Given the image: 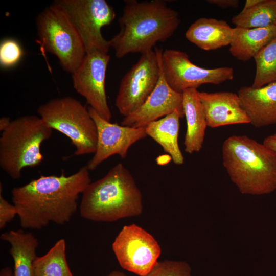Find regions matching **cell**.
I'll return each instance as SVG.
<instances>
[{"instance_id": "obj_30", "label": "cell", "mask_w": 276, "mask_h": 276, "mask_svg": "<svg viewBox=\"0 0 276 276\" xmlns=\"http://www.w3.org/2000/svg\"><path fill=\"white\" fill-rule=\"evenodd\" d=\"M10 119L6 116H4L0 119V131H4L10 125L11 122Z\"/></svg>"}, {"instance_id": "obj_15", "label": "cell", "mask_w": 276, "mask_h": 276, "mask_svg": "<svg viewBox=\"0 0 276 276\" xmlns=\"http://www.w3.org/2000/svg\"><path fill=\"white\" fill-rule=\"evenodd\" d=\"M198 95L203 106L208 126L216 128L250 123L238 94L231 91H198Z\"/></svg>"}, {"instance_id": "obj_18", "label": "cell", "mask_w": 276, "mask_h": 276, "mask_svg": "<svg viewBox=\"0 0 276 276\" xmlns=\"http://www.w3.org/2000/svg\"><path fill=\"white\" fill-rule=\"evenodd\" d=\"M183 108L187 121L185 151L189 154L200 151L208 126L203 106L195 88L184 90Z\"/></svg>"}, {"instance_id": "obj_33", "label": "cell", "mask_w": 276, "mask_h": 276, "mask_svg": "<svg viewBox=\"0 0 276 276\" xmlns=\"http://www.w3.org/2000/svg\"><path fill=\"white\" fill-rule=\"evenodd\" d=\"M107 276H126L123 272L118 270H113Z\"/></svg>"}, {"instance_id": "obj_24", "label": "cell", "mask_w": 276, "mask_h": 276, "mask_svg": "<svg viewBox=\"0 0 276 276\" xmlns=\"http://www.w3.org/2000/svg\"><path fill=\"white\" fill-rule=\"evenodd\" d=\"M256 73L251 86L258 88L276 82V37L254 58Z\"/></svg>"}, {"instance_id": "obj_23", "label": "cell", "mask_w": 276, "mask_h": 276, "mask_svg": "<svg viewBox=\"0 0 276 276\" xmlns=\"http://www.w3.org/2000/svg\"><path fill=\"white\" fill-rule=\"evenodd\" d=\"M236 27L247 28L276 26V0H262L253 8L232 18Z\"/></svg>"}, {"instance_id": "obj_9", "label": "cell", "mask_w": 276, "mask_h": 276, "mask_svg": "<svg viewBox=\"0 0 276 276\" xmlns=\"http://www.w3.org/2000/svg\"><path fill=\"white\" fill-rule=\"evenodd\" d=\"M159 49L141 54L122 78L115 106L124 117L138 109L156 87L160 74Z\"/></svg>"}, {"instance_id": "obj_12", "label": "cell", "mask_w": 276, "mask_h": 276, "mask_svg": "<svg viewBox=\"0 0 276 276\" xmlns=\"http://www.w3.org/2000/svg\"><path fill=\"white\" fill-rule=\"evenodd\" d=\"M110 58L106 53L93 50L86 53L82 63L72 74L74 89L89 107L109 121L112 114L107 103L105 79Z\"/></svg>"}, {"instance_id": "obj_28", "label": "cell", "mask_w": 276, "mask_h": 276, "mask_svg": "<svg viewBox=\"0 0 276 276\" xmlns=\"http://www.w3.org/2000/svg\"><path fill=\"white\" fill-rule=\"evenodd\" d=\"M207 3L210 4L217 6L222 8H233L238 7L239 1L238 0H208Z\"/></svg>"}, {"instance_id": "obj_32", "label": "cell", "mask_w": 276, "mask_h": 276, "mask_svg": "<svg viewBox=\"0 0 276 276\" xmlns=\"http://www.w3.org/2000/svg\"><path fill=\"white\" fill-rule=\"evenodd\" d=\"M0 276H13V273L11 268L9 267H5L1 269Z\"/></svg>"}, {"instance_id": "obj_10", "label": "cell", "mask_w": 276, "mask_h": 276, "mask_svg": "<svg viewBox=\"0 0 276 276\" xmlns=\"http://www.w3.org/2000/svg\"><path fill=\"white\" fill-rule=\"evenodd\" d=\"M160 63L166 81L179 93L205 84H220L234 78V71L231 67L203 68L192 63L187 53L175 49L162 51Z\"/></svg>"}, {"instance_id": "obj_2", "label": "cell", "mask_w": 276, "mask_h": 276, "mask_svg": "<svg viewBox=\"0 0 276 276\" xmlns=\"http://www.w3.org/2000/svg\"><path fill=\"white\" fill-rule=\"evenodd\" d=\"M180 22L178 12L162 0L125 1L120 30L109 40L117 58L143 54L170 38Z\"/></svg>"}, {"instance_id": "obj_8", "label": "cell", "mask_w": 276, "mask_h": 276, "mask_svg": "<svg viewBox=\"0 0 276 276\" xmlns=\"http://www.w3.org/2000/svg\"><path fill=\"white\" fill-rule=\"evenodd\" d=\"M79 33L86 53L97 50L107 53L109 40L101 33L102 27L114 19L113 8L105 0H58Z\"/></svg>"}, {"instance_id": "obj_6", "label": "cell", "mask_w": 276, "mask_h": 276, "mask_svg": "<svg viewBox=\"0 0 276 276\" xmlns=\"http://www.w3.org/2000/svg\"><path fill=\"white\" fill-rule=\"evenodd\" d=\"M37 111L48 126L70 139L75 148L74 155L95 152L97 126L81 102L69 96L55 98L39 106Z\"/></svg>"}, {"instance_id": "obj_14", "label": "cell", "mask_w": 276, "mask_h": 276, "mask_svg": "<svg viewBox=\"0 0 276 276\" xmlns=\"http://www.w3.org/2000/svg\"><path fill=\"white\" fill-rule=\"evenodd\" d=\"M162 50H159L160 66L158 83L145 102L131 114L124 117L121 125L139 128L178 111L181 118L185 117L182 93L173 90L165 80L160 63Z\"/></svg>"}, {"instance_id": "obj_22", "label": "cell", "mask_w": 276, "mask_h": 276, "mask_svg": "<svg viewBox=\"0 0 276 276\" xmlns=\"http://www.w3.org/2000/svg\"><path fill=\"white\" fill-rule=\"evenodd\" d=\"M33 276H73L66 260L64 239L58 240L45 254L36 257Z\"/></svg>"}, {"instance_id": "obj_29", "label": "cell", "mask_w": 276, "mask_h": 276, "mask_svg": "<svg viewBox=\"0 0 276 276\" xmlns=\"http://www.w3.org/2000/svg\"><path fill=\"white\" fill-rule=\"evenodd\" d=\"M263 143L276 153V132L265 137Z\"/></svg>"}, {"instance_id": "obj_31", "label": "cell", "mask_w": 276, "mask_h": 276, "mask_svg": "<svg viewBox=\"0 0 276 276\" xmlns=\"http://www.w3.org/2000/svg\"><path fill=\"white\" fill-rule=\"evenodd\" d=\"M262 0H247L241 12H245L259 4Z\"/></svg>"}, {"instance_id": "obj_25", "label": "cell", "mask_w": 276, "mask_h": 276, "mask_svg": "<svg viewBox=\"0 0 276 276\" xmlns=\"http://www.w3.org/2000/svg\"><path fill=\"white\" fill-rule=\"evenodd\" d=\"M145 276H192L191 268L184 261L165 260L158 261Z\"/></svg>"}, {"instance_id": "obj_19", "label": "cell", "mask_w": 276, "mask_h": 276, "mask_svg": "<svg viewBox=\"0 0 276 276\" xmlns=\"http://www.w3.org/2000/svg\"><path fill=\"white\" fill-rule=\"evenodd\" d=\"M276 37V26L266 28H233L229 51L237 60H250Z\"/></svg>"}, {"instance_id": "obj_7", "label": "cell", "mask_w": 276, "mask_h": 276, "mask_svg": "<svg viewBox=\"0 0 276 276\" xmlns=\"http://www.w3.org/2000/svg\"><path fill=\"white\" fill-rule=\"evenodd\" d=\"M36 22L43 48L57 57L65 71L72 74L82 63L86 52L65 10L55 2L38 14Z\"/></svg>"}, {"instance_id": "obj_11", "label": "cell", "mask_w": 276, "mask_h": 276, "mask_svg": "<svg viewBox=\"0 0 276 276\" xmlns=\"http://www.w3.org/2000/svg\"><path fill=\"white\" fill-rule=\"evenodd\" d=\"M112 249L120 266L139 276L147 274L161 254L154 237L135 224L123 227L112 244Z\"/></svg>"}, {"instance_id": "obj_20", "label": "cell", "mask_w": 276, "mask_h": 276, "mask_svg": "<svg viewBox=\"0 0 276 276\" xmlns=\"http://www.w3.org/2000/svg\"><path fill=\"white\" fill-rule=\"evenodd\" d=\"M1 239L10 245L9 253L14 264L13 276H33V264L37 257V239L21 229L5 232Z\"/></svg>"}, {"instance_id": "obj_17", "label": "cell", "mask_w": 276, "mask_h": 276, "mask_svg": "<svg viewBox=\"0 0 276 276\" xmlns=\"http://www.w3.org/2000/svg\"><path fill=\"white\" fill-rule=\"evenodd\" d=\"M233 31V28L224 20L202 17L191 24L185 36L198 48L211 51L230 45Z\"/></svg>"}, {"instance_id": "obj_4", "label": "cell", "mask_w": 276, "mask_h": 276, "mask_svg": "<svg viewBox=\"0 0 276 276\" xmlns=\"http://www.w3.org/2000/svg\"><path fill=\"white\" fill-rule=\"evenodd\" d=\"M223 165L241 193L263 195L276 189V153L246 135L223 142Z\"/></svg>"}, {"instance_id": "obj_1", "label": "cell", "mask_w": 276, "mask_h": 276, "mask_svg": "<svg viewBox=\"0 0 276 276\" xmlns=\"http://www.w3.org/2000/svg\"><path fill=\"white\" fill-rule=\"evenodd\" d=\"M85 166L66 176L40 175L25 185L12 190L21 226L39 229L50 222L64 224L76 213L78 199L91 182Z\"/></svg>"}, {"instance_id": "obj_16", "label": "cell", "mask_w": 276, "mask_h": 276, "mask_svg": "<svg viewBox=\"0 0 276 276\" xmlns=\"http://www.w3.org/2000/svg\"><path fill=\"white\" fill-rule=\"evenodd\" d=\"M237 94L254 126L260 128L276 124V82L258 88L243 86Z\"/></svg>"}, {"instance_id": "obj_13", "label": "cell", "mask_w": 276, "mask_h": 276, "mask_svg": "<svg viewBox=\"0 0 276 276\" xmlns=\"http://www.w3.org/2000/svg\"><path fill=\"white\" fill-rule=\"evenodd\" d=\"M88 109L96 123L98 133L96 151L86 165L89 171L94 170L113 155L125 158L130 147L147 136L145 127L134 128L112 123L91 107L89 106Z\"/></svg>"}, {"instance_id": "obj_27", "label": "cell", "mask_w": 276, "mask_h": 276, "mask_svg": "<svg viewBox=\"0 0 276 276\" xmlns=\"http://www.w3.org/2000/svg\"><path fill=\"white\" fill-rule=\"evenodd\" d=\"M17 215L15 205L6 200L1 193L0 194V228L3 229L7 224Z\"/></svg>"}, {"instance_id": "obj_5", "label": "cell", "mask_w": 276, "mask_h": 276, "mask_svg": "<svg viewBox=\"0 0 276 276\" xmlns=\"http://www.w3.org/2000/svg\"><path fill=\"white\" fill-rule=\"evenodd\" d=\"M52 132L39 116L26 115L12 120L0 137L1 168L12 179H19L24 168L42 162L41 145Z\"/></svg>"}, {"instance_id": "obj_3", "label": "cell", "mask_w": 276, "mask_h": 276, "mask_svg": "<svg viewBox=\"0 0 276 276\" xmlns=\"http://www.w3.org/2000/svg\"><path fill=\"white\" fill-rule=\"evenodd\" d=\"M81 216L96 222H113L137 216L143 212L140 190L129 171L122 163L102 178L90 182L82 194Z\"/></svg>"}, {"instance_id": "obj_26", "label": "cell", "mask_w": 276, "mask_h": 276, "mask_svg": "<svg viewBox=\"0 0 276 276\" xmlns=\"http://www.w3.org/2000/svg\"><path fill=\"white\" fill-rule=\"evenodd\" d=\"M22 55L19 43L11 38L2 41L0 45V64L2 66L10 67L17 64Z\"/></svg>"}, {"instance_id": "obj_21", "label": "cell", "mask_w": 276, "mask_h": 276, "mask_svg": "<svg viewBox=\"0 0 276 276\" xmlns=\"http://www.w3.org/2000/svg\"><path fill=\"white\" fill-rule=\"evenodd\" d=\"M180 118L179 112L176 110L149 123L145 127L147 136L160 145L176 165H182L184 163V157L178 142Z\"/></svg>"}]
</instances>
